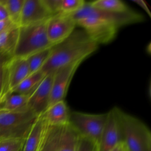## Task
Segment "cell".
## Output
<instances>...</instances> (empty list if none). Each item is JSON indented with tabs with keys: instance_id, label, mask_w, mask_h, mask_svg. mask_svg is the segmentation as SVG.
Instances as JSON below:
<instances>
[{
	"instance_id": "cell-1",
	"label": "cell",
	"mask_w": 151,
	"mask_h": 151,
	"mask_svg": "<svg viewBox=\"0 0 151 151\" xmlns=\"http://www.w3.org/2000/svg\"><path fill=\"white\" fill-rule=\"evenodd\" d=\"M99 45L83 29H75L71 34L51 48V54L40 71L45 74L76 63H82L97 50Z\"/></svg>"
},
{
	"instance_id": "cell-2",
	"label": "cell",
	"mask_w": 151,
	"mask_h": 151,
	"mask_svg": "<svg viewBox=\"0 0 151 151\" xmlns=\"http://www.w3.org/2000/svg\"><path fill=\"white\" fill-rule=\"evenodd\" d=\"M122 141L128 151H151V133L139 119L117 107Z\"/></svg>"
},
{
	"instance_id": "cell-3",
	"label": "cell",
	"mask_w": 151,
	"mask_h": 151,
	"mask_svg": "<svg viewBox=\"0 0 151 151\" xmlns=\"http://www.w3.org/2000/svg\"><path fill=\"white\" fill-rule=\"evenodd\" d=\"M38 117L28 107L11 111L0 110V140L26 139Z\"/></svg>"
},
{
	"instance_id": "cell-4",
	"label": "cell",
	"mask_w": 151,
	"mask_h": 151,
	"mask_svg": "<svg viewBox=\"0 0 151 151\" xmlns=\"http://www.w3.org/2000/svg\"><path fill=\"white\" fill-rule=\"evenodd\" d=\"M45 22L19 27L13 57L27 58L53 45L47 38Z\"/></svg>"
},
{
	"instance_id": "cell-5",
	"label": "cell",
	"mask_w": 151,
	"mask_h": 151,
	"mask_svg": "<svg viewBox=\"0 0 151 151\" xmlns=\"http://www.w3.org/2000/svg\"><path fill=\"white\" fill-rule=\"evenodd\" d=\"M79 137L69 123L47 125L39 151H76Z\"/></svg>"
},
{
	"instance_id": "cell-6",
	"label": "cell",
	"mask_w": 151,
	"mask_h": 151,
	"mask_svg": "<svg viewBox=\"0 0 151 151\" xmlns=\"http://www.w3.org/2000/svg\"><path fill=\"white\" fill-rule=\"evenodd\" d=\"M106 119L107 113L91 114L73 111L70 112L69 124L80 136L87 138L98 145Z\"/></svg>"
},
{
	"instance_id": "cell-7",
	"label": "cell",
	"mask_w": 151,
	"mask_h": 151,
	"mask_svg": "<svg viewBox=\"0 0 151 151\" xmlns=\"http://www.w3.org/2000/svg\"><path fill=\"white\" fill-rule=\"evenodd\" d=\"M71 15L75 21L88 17L100 18L114 24L119 28L127 25L143 22L145 19L142 14L133 10L125 13L111 12L96 8L92 6L89 2L86 1L80 9Z\"/></svg>"
},
{
	"instance_id": "cell-8",
	"label": "cell",
	"mask_w": 151,
	"mask_h": 151,
	"mask_svg": "<svg viewBox=\"0 0 151 151\" xmlns=\"http://www.w3.org/2000/svg\"><path fill=\"white\" fill-rule=\"evenodd\" d=\"M87 35L99 45L111 42L116 37L119 28L106 20L96 17H84L76 21Z\"/></svg>"
},
{
	"instance_id": "cell-9",
	"label": "cell",
	"mask_w": 151,
	"mask_h": 151,
	"mask_svg": "<svg viewBox=\"0 0 151 151\" xmlns=\"http://www.w3.org/2000/svg\"><path fill=\"white\" fill-rule=\"evenodd\" d=\"M28 75L29 70L26 58L12 57L8 61L4 67L0 100L10 94Z\"/></svg>"
},
{
	"instance_id": "cell-10",
	"label": "cell",
	"mask_w": 151,
	"mask_h": 151,
	"mask_svg": "<svg viewBox=\"0 0 151 151\" xmlns=\"http://www.w3.org/2000/svg\"><path fill=\"white\" fill-rule=\"evenodd\" d=\"M76 27V21L70 14L52 15L45 22L48 41L53 46L60 43L71 34Z\"/></svg>"
},
{
	"instance_id": "cell-11",
	"label": "cell",
	"mask_w": 151,
	"mask_h": 151,
	"mask_svg": "<svg viewBox=\"0 0 151 151\" xmlns=\"http://www.w3.org/2000/svg\"><path fill=\"white\" fill-rule=\"evenodd\" d=\"M120 142L123 141L117 117V107H114L107 113L106 121L97 151H110Z\"/></svg>"
},
{
	"instance_id": "cell-12",
	"label": "cell",
	"mask_w": 151,
	"mask_h": 151,
	"mask_svg": "<svg viewBox=\"0 0 151 151\" xmlns=\"http://www.w3.org/2000/svg\"><path fill=\"white\" fill-rule=\"evenodd\" d=\"M81 63L71 64L54 72L49 106L57 101L64 100L71 79Z\"/></svg>"
},
{
	"instance_id": "cell-13",
	"label": "cell",
	"mask_w": 151,
	"mask_h": 151,
	"mask_svg": "<svg viewBox=\"0 0 151 151\" xmlns=\"http://www.w3.org/2000/svg\"><path fill=\"white\" fill-rule=\"evenodd\" d=\"M53 76L54 72L46 74L29 97L27 107L38 116L49 107Z\"/></svg>"
},
{
	"instance_id": "cell-14",
	"label": "cell",
	"mask_w": 151,
	"mask_h": 151,
	"mask_svg": "<svg viewBox=\"0 0 151 151\" xmlns=\"http://www.w3.org/2000/svg\"><path fill=\"white\" fill-rule=\"evenodd\" d=\"M52 15L44 0H24L19 27L45 22Z\"/></svg>"
},
{
	"instance_id": "cell-15",
	"label": "cell",
	"mask_w": 151,
	"mask_h": 151,
	"mask_svg": "<svg viewBox=\"0 0 151 151\" xmlns=\"http://www.w3.org/2000/svg\"><path fill=\"white\" fill-rule=\"evenodd\" d=\"M70 112L65 100H61L50 106L42 116L47 125L61 126L69 123Z\"/></svg>"
},
{
	"instance_id": "cell-16",
	"label": "cell",
	"mask_w": 151,
	"mask_h": 151,
	"mask_svg": "<svg viewBox=\"0 0 151 151\" xmlns=\"http://www.w3.org/2000/svg\"><path fill=\"white\" fill-rule=\"evenodd\" d=\"M47 126L42 116H38L25 140L22 151H39Z\"/></svg>"
},
{
	"instance_id": "cell-17",
	"label": "cell",
	"mask_w": 151,
	"mask_h": 151,
	"mask_svg": "<svg viewBox=\"0 0 151 151\" xmlns=\"http://www.w3.org/2000/svg\"><path fill=\"white\" fill-rule=\"evenodd\" d=\"M52 15L57 14H73L84 5V0H44Z\"/></svg>"
},
{
	"instance_id": "cell-18",
	"label": "cell",
	"mask_w": 151,
	"mask_h": 151,
	"mask_svg": "<svg viewBox=\"0 0 151 151\" xmlns=\"http://www.w3.org/2000/svg\"><path fill=\"white\" fill-rule=\"evenodd\" d=\"M29 96V94L10 93L0 100V110L11 111L28 107Z\"/></svg>"
},
{
	"instance_id": "cell-19",
	"label": "cell",
	"mask_w": 151,
	"mask_h": 151,
	"mask_svg": "<svg viewBox=\"0 0 151 151\" xmlns=\"http://www.w3.org/2000/svg\"><path fill=\"white\" fill-rule=\"evenodd\" d=\"M19 27L13 24L0 32V50L13 56L17 41Z\"/></svg>"
},
{
	"instance_id": "cell-20",
	"label": "cell",
	"mask_w": 151,
	"mask_h": 151,
	"mask_svg": "<svg viewBox=\"0 0 151 151\" xmlns=\"http://www.w3.org/2000/svg\"><path fill=\"white\" fill-rule=\"evenodd\" d=\"M45 76L41 71L28 75L11 93L31 95Z\"/></svg>"
},
{
	"instance_id": "cell-21",
	"label": "cell",
	"mask_w": 151,
	"mask_h": 151,
	"mask_svg": "<svg viewBox=\"0 0 151 151\" xmlns=\"http://www.w3.org/2000/svg\"><path fill=\"white\" fill-rule=\"evenodd\" d=\"M97 9L116 13H125L133 11L126 3L120 0H96L89 2Z\"/></svg>"
},
{
	"instance_id": "cell-22",
	"label": "cell",
	"mask_w": 151,
	"mask_h": 151,
	"mask_svg": "<svg viewBox=\"0 0 151 151\" xmlns=\"http://www.w3.org/2000/svg\"><path fill=\"white\" fill-rule=\"evenodd\" d=\"M24 0H0L12 23L19 27L20 18Z\"/></svg>"
},
{
	"instance_id": "cell-23",
	"label": "cell",
	"mask_w": 151,
	"mask_h": 151,
	"mask_svg": "<svg viewBox=\"0 0 151 151\" xmlns=\"http://www.w3.org/2000/svg\"><path fill=\"white\" fill-rule=\"evenodd\" d=\"M52 47L36 52L26 58L28 64L29 74L41 69L51 54Z\"/></svg>"
},
{
	"instance_id": "cell-24",
	"label": "cell",
	"mask_w": 151,
	"mask_h": 151,
	"mask_svg": "<svg viewBox=\"0 0 151 151\" xmlns=\"http://www.w3.org/2000/svg\"><path fill=\"white\" fill-rule=\"evenodd\" d=\"M26 139H4L0 140V151H22Z\"/></svg>"
},
{
	"instance_id": "cell-25",
	"label": "cell",
	"mask_w": 151,
	"mask_h": 151,
	"mask_svg": "<svg viewBox=\"0 0 151 151\" xmlns=\"http://www.w3.org/2000/svg\"><path fill=\"white\" fill-rule=\"evenodd\" d=\"M97 145L93 141L80 136L76 151H97Z\"/></svg>"
},
{
	"instance_id": "cell-26",
	"label": "cell",
	"mask_w": 151,
	"mask_h": 151,
	"mask_svg": "<svg viewBox=\"0 0 151 151\" xmlns=\"http://www.w3.org/2000/svg\"><path fill=\"white\" fill-rule=\"evenodd\" d=\"M13 56L10 54L0 50V65L5 64Z\"/></svg>"
},
{
	"instance_id": "cell-27",
	"label": "cell",
	"mask_w": 151,
	"mask_h": 151,
	"mask_svg": "<svg viewBox=\"0 0 151 151\" xmlns=\"http://www.w3.org/2000/svg\"><path fill=\"white\" fill-rule=\"evenodd\" d=\"M13 24H14L12 22V21L10 20L9 18L0 21V32L4 31L5 29H6V28H8V27H9Z\"/></svg>"
},
{
	"instance_id": "cell-28",
	"label": "cell",
	"mask_w": 151,
	"mask_h": 151,
	"mask_svg": "<svg viewBox=\"0 0 151 151\" xmlns=\"http://www.w3.org/2000/svg\"><path fill=\"white\" fill-rule=\"evenodd\" d=\"M133 2H134V3L137 4L139 6H140L142 9H143V10L150 16L151 17L150 15V12L149 11V9L148 8V6L147 5L146 3L143 1V0H133Z\"/></svg>"
},
{
	"instance_id": "cell-29",
	"label": "cell",
	"mask_w": 151,
	"mask_h": 151,
	"mask_svg": "<svg viewBox=\"0 0 151 151\" xmlns=\"http://www.w3.org/2000/svg\"><path fill=\"white\" fill-rule=\"evenodd\" d=\"M9 18L8 13L3 6V5L0 2V21Z\"/></svg>"
},
{
	"instance_id": "cell-30",
	"label": "cell",
	"mask_w": 151,
	"mask_h": 151,
	"mask_svg": "<svg viewBox=\"0 0 151 151\" xmlns=\"http://www.w3.org/2000/svg\"><path fill=\"white\" fill-rule=\"evenodd\" d=\"M110 151H128V150L124 142H120Z\"/></svg>"
},
{
	"instance_id": "cell-31",
	"label": "cell",
	"mask_w": 151,
	"mask_h": 151,
	"mask_svg": "<svg viewBox=\"0 0 151 151\" xmlns=\"http://www.w3.org/2000/svg\"><path fill=\"white\" fill-rule=\"evenodd\" d=\"M6 64V63H5ZM0 65V97L2 93V80H3V72H4V65Z\"/></svg>"
},
{
	"instance_id": "cell-32",
	"label": "cell",
	"mask_w": 151,
	"mask_h": 151,
	"mask_svg": "<svg viewBox=\"0 0 151 151\" xmlns=\"http://www.w3.org/2000/svg\"></svg>"
},
{
	"instance_id": "cell-33",
	"label": "cell",
	"mask_w": 151,
	"mask_h": 151,
	"mask_svg": "<svg viewBox=\"0 0 151 151\" xmlns=\"http://www.w3.org/2000/svg\"></svg>"
}]
</instances>
